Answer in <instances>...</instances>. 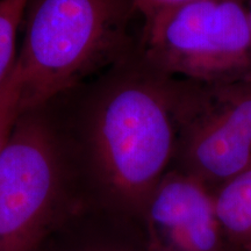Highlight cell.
I'll use <instances>...</instances> for the list:
<instances>
[{"mask_svg": "<svg viewBox=\"0 0 251 251\" xmlns=\"http://www.w3.org/2000/svg\"><path fill=\"white\" fill-rule=\"evenodd\" d=\"M87 202L142 220L177 146L174 78L134 54L50 100Z\"/></svg>", "mask_w": 251, "mask_h": 251, "instance_id": "cell-1", "label": "cell"}, {"mask_svg": "<svg viewBox=\"0 0 251 251\" xmlns=\"http://www.w3.org/2000/svg\"><path fill=\"white\" fill-rule=\"evenodd\" d=\"M131 0H29L18 55L21 112L50 101L134 54Z\"/></svg>", "mask_w": 251, "mask_h": 251, "instance_id": "cell-2", "label": "cell"}, {"mask_svg": "<svg viewBox=\"0 0 251 251\" xmlns=\"http://www.w3.org/2000/svg\"><path fill=\"white\" fill-rule=\"evenodd\" d=\"M87 203L54 103L21 112L0 155V251H35Z\"/></svg>", "mask_w": 251, "mask_h": 251, "instance_id": "cell-3", "label": "cell"}, {"mask_svg": "<svg viewBox=\"0 0 251 251\" xmlns=\"http://www.w3.org/2000/svg\"><path fill=\"white\" fill-rule=\"evenodd\" d=\"M139 51L179 79L226 85L251 78V26L240 0H196L143 21Z\"/></svg>", "mask_w": 251, "mask_h": 251, "instance_id": "cell-4", "label": "cell"}, {"mask_svg": "<svg viewBox=\"0 0 251 251\" xmlns=\"http://www.w3.org/2000/svg\"><path fill=\"white\" fill-rule=\"evenodd\" d=\"M174 80L177 146L171 168L214 192L251 166V78L226 85Z\"/></svg>", "mask_w": 251, "mask_h": 251, "instance_id": "cell-5", "label": "cell"}, {"mask_svg": "<svg viewBox=\"0 0 251 251\" xmlns=\"http://www.w3.org/2000/svg\"><path fill=\"white\" fill-rule=\"evenodd\" d=\"M142 225L150 251H230L212 190L177 169L156 186Z\"/></svg>", "mask_w": 251, "mask_h": 251, "instance_id": "cell-6", "label": "cell"}, {"mask_svg": "<svg viewBox=\"0 0 251 251\" xmlns=\"http://www.w3.org/2000/svg\"><path fill=\"white\" fill-rule=\"evenodd\" d=\"M35 251H150L142 220L87 203Z\"/></svg>", "mask_w": 251, "mask_h": 251, "instance_id": "cell-7", "label": "cell"}, {"mask_svg": "<svg viewBox=\"0 0 251 251\" xmlns=\"http://www.w3.org/2000/svg\"><path fill=\"white\" fill-rule=\"evenodd\" d=\"M230 251H251V166L213 192Z\"/></svg>", "mask_w": 251, "mask_h": 251, "instance_id": "cell-8", "label": "cell"}, {"mask_svg": "<svg viewBox=\"0 0 251 251\" xmlns=\"http://www.w3.org/2000/svg\"><path fill=\"white\" fill-rule=\"evenodd\" d=\"M29 0H0V86L17 64V37Z\"/></svg>", "mask_w": 251, "mask_h": 251, "instance_id": "cell-9", "label": "cell"}, {"mask_svg": "<svg viewBox=\"0 0 251 251\" xmlns=\"http://www.w3.org/2000/svg\"><path fill=\"white\" fill-rule=\"evenodd\" d=\"M23 75L17 64L0 86V155L7 146L11 135L21 114Z\"/></svg>", "mask_w": 251, "mask_h": 251, "instance_id": "cell-10", "label": "cell"}, {"mask_svg": "<svg viewBox=\"0 0 251 251\" xmlns=\"http://www.w3.org/2000/svg\"><path fill=\"white\" fill-rule=\"evenodd\" d=\"M131 1L137 13L142 17L143 21H146L162 12L187 4V2L196 1V0H131ZM240 1H244V0H240Z\"/></svg>", "mask_w": 251, "mask_h": 251, "instance_id": "cell-11", "label": "cell"}, {"mask_svg": "<svg viewBox=\"0 0 251 251\" xmlns=\"http://www.w3.org/2000/svg\"><path fill=\"white\" fill-rule=\"evenodd\" d=\"M248 1H249V7L247 8V11H248V18H249V23L251 26V0H248Z\"/></svg>", "mask_w": 251, "mask_h": 251, "instance_id": "cell-12", "label": "cell"}]
</instances>
